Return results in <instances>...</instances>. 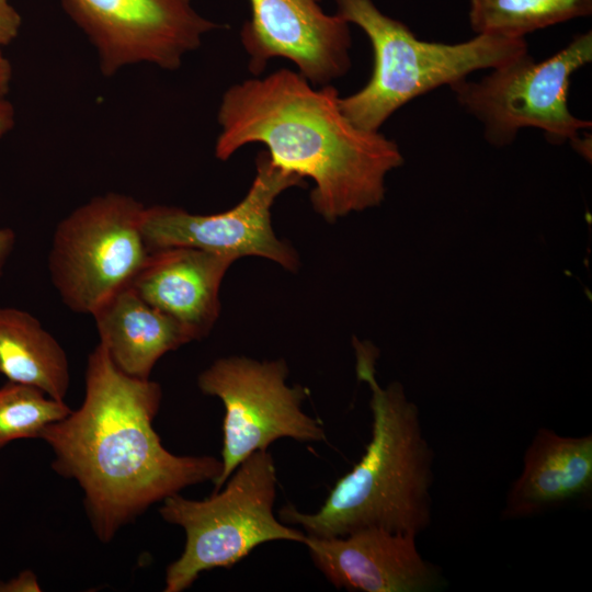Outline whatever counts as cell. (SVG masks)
<instances>
[{"label": "cell", "mask_w": 592, "mask_h": 592, "mask_svg": "<svg viewBox=\"0 0 592 592\" xmlns=\"http://www.w3.org/2000/svg\"><path fill=\"white\" fill-rule=\"evenodd\" d=\"M81 406L45 429L52 467L75 479L92 530L109 543L150 505L218 479L220 458L169 452L153 428L162 389L119 371L99 343L89 354Z\"/></svg>", "instance_id": "1"}, {"label": "cell", "mask_w": 592, "mask_h": 592, "mask_svg": "<svg viewBox=\"0 0 592 592\" xmlns=\"http://www.w3.org/2000/svg\"><path fill=\"white\" fill-rule=\"evenodd\" d=\"M340 98L332 84L315 88L286 68L235 83L219 105L215 156L225 161L248 144L264 145L276 166L315 182L312 208L329 223L378 206L403 157L379 130L351 123Z\"/></svg>", "instance_id": "2"}, {"label": "cell", "mask_w": 592, "mask_h": 592, "mask_svg": "<svg viewBox=\"0 0 592 592\" xmlns=\"http://www.w3.org/2000/svg\"><path fill=\"white\" fill-rule=\"evenodd\" d=\"M353 345L357 378L372 391L371 441L316 512L304 513L287 504L280 509L278 520L317 537L345 536L368 527L417 536L432 517L433 451L418 407L407 398L403 386L397 382L379 386L377 349L355 338Z\"/></svg>", "instance_id": "3"}, {"label": "cell", "mask_w": 592, "mask_h": 592, "mask_svg": "<svg viewBox=\"0 0 592 592\" xmlns=\"http://www.w3.org/2000/svg\"><path fill=\"white\" fill-rule=\"evenodd\" d=\"M337 14L368 37L373 49L369 80L340 98L343 114L358 128L377 132L401 106L471 72L496 68L528 52L525 38L496 35L446 44L418 38L372 0H335Z\"/></svg>", "instance_id": "4"}, {"label": "cell", "mask_w": 592, "mask_h": 592, "mask_svg": "<svg viewBox=\"0 0 592 592\" xmlns=\"http://www.w3.org/2000/svg\"><path fill=\"white\" fill-rule=\"evenodd\" d=\"M277 476L269 449L242 460L223 487L203 500L175 493L159 514L184 530L181 556L166 570L164 592H183L204 571L230 568L255 547L273 540L303 544L306 534L274 514Z\"/></svg>", "instance_id": "5"}, {"label": "cell", "mask_w": 592, "mask_h": 592, "mask_svg": "<svg viewBox=\"0 0 592 592\" xmlns=\"http://www.w3.org/2000/svg\"><path fill=\"white\" fill-rule=\"evenodd\" d=\"M591 61L589 31L545 60L536 61L527 52L478 80L465 78L449 88L493 147L510 146L527 127L540 129L550 144H573L592 123L571 113L568 92L573 73Z\"/></svg>", "instance_id": "6"}, {"label": "cell", "mask_w": 592, "mask_h": 592, "mask_svg": "<svg viewBox=\"0 0 592 592\" xmlns=\"http://www.w3.org/2000/svg\"><path fill=\"white\" fill-rule=\"evenodd\" d=\"M145 205L107 192L62 218L48 253L50 281L71 311L91 315L130 286L150 250L141 230Z\"/></svg>", "instance_id": "7"}, {"label": "cell", "mask_w": 592, "mask_h": 592, "mask_svg": "<svg viewBox=\"0 0 592 592\" xmlns=\"http://www.w3.org/2000/svg\"><path fill=\"white\" fill-rule=\"evenodd\" d=\"M284 360L257 361L246 356L216 360L197 377L200 390L224 405L223 471L213 483L219 490L238 465L281 439L322 442L323 426L303 408L306 389L289 386Z\"/></svg>", "instance_id": "8"}, {"label": "cell", "mask_w": 592, "mask_h": 592, "mask_svg": "<svg viewBox=\"0 0 592 592\" xmlns=\"http://www.w3.org/2000/svg\"><path fill=\"white\" fill-rule=\"evenodd\" d=\"M255 170L246 196L223 213L198 215L175 206H145L141 230L149 250L189 247L236 260L257 255L286 270H297V253L273 231L271 208L284 191L306 183L301 177L276 166L266 150L258 153Z\"/></svg>", "instance_id": "9"}, {"label": "cell", "mask_w": 592, "mask_h": 592, "mask_svg": "<svg viewBox=\"0 0 592 592\" xmlns=\"http://www.w3.org/2000/svg\"><path fill=\"white\" fill-rule=\"evenodd\" d=\"M94 46L100 71L147 62L175 70L205 34L223 27L203 18L191 0H60Z\"/></svg>", "instance_id": "10"}, {"label": "cell", "mask_w": 592, "mask_h": 592, "mask_svg": "<svg viewBox=\"0 0 592 592\" xmlns=\"http://www.w3.org/2000/svg\"><path fill=\"white\" fill-rule=\"evenodd\" d=\"M240 31L248 69L261 76L273 58L291 60L314 86L330 84L351 68L350 24L328 14L321 0H249Z\"/></svg>", "instance_id": "11"}, {"label": "cell", "mask_w": 592, "mask_h": 592, "mask_svg": "<svg viewBox=\"0 0 592 592\" xmlns=\"http://www.w3.org/2000/svg\"><path fill=\"white\" fill-rule=\"evenodd\" d=\"M412 534L378 527L345 536L306 535L316 568L337 589L358 592H429L445 584L441 570L419 553Z\"/></svg>", "instance_id": "12"}, {"label": "cell", "mask_w": 592, "mask_h": 592, "mask_svg": "<svg viewBox=\"0 0 592 592\" xmlns=\"http://www.w3.org/2000/svg\"><path fill=\"white\" fill-rule=\"evenodd\" d=\"M230 255L189 247L150 251L130 288L173 319L191 341L205 338L220 311L219 288Z\"/></svg>", "instance_id": "13"}, {"label": "cell", "mask_w": 592, "mask_h": 592, "mask_svg": "<svg viewBox=\"0 0 592 592\" xmlns=\"http://www.w3.org/2000/svg\"><path fill=\"white\" fill-rule=\"evenodd\" d=\"M591 489L592 435L562 436L540 428L524 453L522 471L508 492L501 516L530 517L587 497Z\"/></svg>", "instance_id": "14"}, {"label": "cell", "mask_w": 592, "mask_h": 592, "mask_svg": "<svg viewBox=\"0 0 592 592\" xmlns=\"http://www.w3.org/2000/svg\"><path fill=\"white\" fill-rule=\"evenodd\" d=\"M92 317L100 342L114 365L128 376L150 378L168 352L191 342L173 319L141 299L129 286L115 294Z\"/></svg>", "instance_id": "15"}, {"label": "cell", "mask_w": 592, "mask_h": 592, "mask_svg": "<svg viewBox=\"0 0 592 592\" xmlns=\"http://www.w3.org/2000/svg\"><path fill=\"white\" fill-rule=\"evenodd\" d=\"M0 373L64 400L70 385L67 354L32 314L0 307Z\"/></svg>", "instance_id": "16"}, {"label": "cell", "mask_w": 592, "mask_h": 592, "mask_svg": "<svg viewBox=\"0 0 592 592\" xmlns=\"http://www.w3.org/2000/svg\"><path fill=\"white\" fill-rule=\"evenodd\" d=\"M591 12L592 0H470L469 24L476 35L525 38Z\"/></svg>", "instance_id": "17"}, {"label": "cell", "mask_w": 592, "mask_h": 592, "mask_svg": "<svg viewBox=\"0 0 592 592\" xmlns=\"http://www.w3.org/2000/svg\"><path fill=\"white\" fill-rule=\"evenodd\" d=\"M70 411L64 400L37 387L8 380L0 387V448L20 439H41L47 426Z\"/></svg>", "instance_id": "18"}, {"label": "cell", "mask_w": 592, "mask_h": 592, "mask_svg": "<svg viewBox=\"0 0 592 592\" xmlns=\"http://www.w3.org/2000/svg\"><path fill=\"white\" fill-rule=\"evenodd\" d=\"M21 16L9 0H0V47L10 44L18 36Z\"/></svg>", "instance_id": "19"}, {"label": "cell", "mask_w": 592, "mask_h": 592, "mask_svg": "<svg viewBox=\"0 0 592 592\" xmlns=\"http://www.w3.org/2000/svg\"><path fill=\"white\" fill-rule=\"evenodd\" d=\"M0 591L5 592H19V591H41L39 583L36 576L30 571L25 570L21 572L16 578L9 580L8 582L0 581Z\"/></svg>", "instance_id": "20"}, {"label": "cell", "mask_w": 592, "mask_h": 592, "mask_svg": "<svg viewBox=\"0 0 592 592\" xmlns=\"http://www.w3.org/2000/svg\"><path fill=\"white\" fill-rule=\"evenodd\" d=\"M15 232L11 228H0V277L15 246Z\"/></svg>", "instance_id": "21"}, {"label": "cell", "mask_w": 592, "mask_h": 592, "mask_svg": "<svg viewBox=\"0 0 592 592\" xmlns=\"http://www.w3.org/2000/svg\"><path fill=\"white\" fill-rule=\"evenodd\" d=\"M14 126V109L10 102L0 99V138Z\"/></svg>", "instance_id": "22"}, {"label": "cell", "mask_w": 592, "mask_h": 592, "mask_svg": "<svg viewBox=\"0 0 592 592\" xmlns=\"http://www.w3.org/2000/svg\"><path fill=\"white\" fill-rule=\"evenodd\" d=\"M11 77L12 67L9 60L2 55L0 50V99H2L8 93Z\"/></svg>", "instance_id": "23"}]
</instances>
